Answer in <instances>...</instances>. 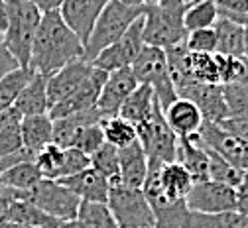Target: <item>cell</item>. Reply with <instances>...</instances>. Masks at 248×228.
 Masks as SVG:
<instances>
[{
    "mask_svg": "<svg viewBox=\"0 0 248 228\" xmlns=\"http://www.w3.org/2000/svg\"><path fill=\"white\" fill-rule=\"evenodd\" d=\"M207 153H209V179L211 181L225 183V185H231V187L236 189L246 179L234 166H231L225 157H221L217 152H213L211 148H207Z\"/></svg>",
    "mask_w": 248,
    "mask_h": 228,
    "instance_id": "cell-35",
    "label": "cell"
},
{
    "mask_svg": "<svg viewBox=\"0 0 248 228\" xmlns=\"http://www.w3.org/2000/svg\"><path fill=\"white\" fill-rule=\"evenodd\" d=\"M136 132H138V142L146 152L148 159L162 161V164L175 161L179 138L166 122L164 110L160 106L156 108V112H154V116L148 122H142L136 126Z\"/></svg>",
    "mask_w": 248,
    "mask_h": 228,
    "instance_id": "cell-8",
    "label": "cell"
},
{
    "mask_svg": "<svg viewBox=\"0 0 248 228\" xmlns=\"http://www.w3.org/2000/svg\"><path fill=\"white\" fill-rule=\"evenodd\" d=\"M193 0H164V6H171V8H187Z\"/></svg>",
    "mask_w": 248,
    "mask_h": 228,
    "instance_id": "cell-48",
    "label": "cell"
},
{
    "mask_svg": "<svg viewBox=\"0 0 248 228\" xmlns=\"http://www.w3.org/2000/svg\"><path fill=\"white\" fill-rule=\"evenodd\" d=\"M57 181L61 185H65L69 191H73L81 201L108 203L110 183L105 175H101L97 169H93V167H87L85 171L75 173L71 177H61Z\"/></svg>",
    "mask_w": 248,
    "mask_h": 228,
    "instance_id": "cell-17",
    "label": "cell"
},
{
    "mask_svg": "<svg viewBox=\"0 0 248 228\" xmlns=\"http://www.w3.org/2000/svg\"><path fill=\"white\" fill-rule=\"evenodd\" d=\"M144 14V6H126L118 2V0H110L105 6V10L101 12L99 20L95 22L91 36L85 44V55L83 59L93 63L103 49H107L108 46H112L114 42H118L124 31H126L140 16Z\"/></svg>",
    "mask_w": 248,
    "mask_h": 228,
    "instance_id": "cell-3",
    "label": "cell"
},
{
    "mask_svg": "<svg viewBox=\"0 0 248 228\" xmlns=\"http://www.w3.org/2000/svg\"><path fill=\"white\" fill-rule=\"evenodd\" d=\"M107 205L120 228H156V216L142 189L110 183Z\"/></svg>",
    "mask_w": 248,
    "mask_h": 228,
    "instance_id": "cell-6",
    "label": "cell"
},
{
    "mask_svg": "<svg viewBox=\"0 0 248 228\" xmlns=\"http://www.w3.org/2000/svg\"><path fill=\"white\" fill-rule=\"evenodd\" d=\"M2 189H4V183H2V175H0V193H2Z\"/></svg>",
    "mask_w": 248,
    "mask_h": 228,
    "instance_id": "cell-55",
    "label": "cell"
},
{
    "mask_svg": "<svg viewBox=\"0 0 248 228\" xmlns=\"http://www.w3.org/2000/svg\"><path fill=\"white\" fill-rule=\"evenodd\" d=\"M236 195H238V209L242 214L248 216V177L236 187Z\"/></svg>",
    "mask_w": 248,
    "mask_h": 228,
    "instance_id": "cell-45",
    "label": "cell"
},
{
    "mask_svg": "<svg viewBox=\"0 0 248 228\" xmlns=\"http://www.w3.org/2000/svg\"><path fill=\"white\" fill-rule=\"evenodd\" d=\"M0 40H2V36H0Z\"/></svg>",
    "mask_w": 248,
    "mask_h": 228,
    "instance_id": "cell-56",
    "label": "cell"
},
{
    "mask_svg": "<svg viewBox=\"0 0 248 228\" xmlns=\"http://www.w3.org/2000/svg\"><path fill=\"white\" fill-rule=\"evenodd\" d=\"M217 20H219V8L211 0H193L183 14V24L187 31L213 28Z\"/></svg>",
    "mask_w": 248,
    "mask_h": 228,
    "instance_id": "cell-30",
    "label": "cell"
},
{
    "mask_svg": "<svg viewBox=\"0 0 248 228\" xmlns=\"http://www.w3.org/2000/svg\"><path fill=\"white\" fill-rule=\"evenodd\" d=\"M118 2L126 4V6H144V4H142V0H118Z\"/></svg>",
    "mask_w": 248,
    "mask_h": 228,
    "instance_id": "cell-51",
    "label": "cell"
},
{
    "mask_svg": "<svg viewBox=\"0 0 248 228\" xmlns=\"http://www.w3.org/2000/svg\"><path fill=\"white\" fill-rule=\"evenodd\" d=\"M107 77H108L107 71L97 69L95 65H93V71L89 73V77L67 96V99H63L55 106H51V110H49L51 120L95 108L97 103H99V96H101V91H103V85H105Z\"/></svg>",
    "mask_w": 248,
    "mask_h": 228,
    "instance_id": "cell-13",
    "label": "cell"
},
{
    "mask_svg": "<svg viewBox=\"0 0 248 228\" xmlns=\"http://www.w3.org/2000/svg\"><path fill=\"white\" fill-rule=\"evenodd\" d=\"M63 153L65 150L59 148L57 144H47L36 153V166L44 179H59L61 167H63Z\"/></svg>",
    "mask_w": 248,
    "mask_h": 228,
    "instance_id": "cell-36",
    "label": "cell"
},
{
    "mask_svg": "<svg viewBox=\"0 0 248 228\" xmlns=\"http://www.w3.org/2000/svg\"><path fill=\"white\" fill-rule=\"evenodd\" d=\"M85 44L75 31L61 18L59 10L44 12L40 28L36 31L34 46H32V59L30 69L49 77L63 69L65 65L83 59Z\"/></svg>",
    "mask_w": 248,
    "mask_h": 228,
    "instance_id": "cell-1",
    "label": "cell"
},
{
    "mask_svg": "<svg viewBox=\"0 0 248 228\" xmlns=\"http://www.w3.org/2000/svg\"><path fill=\"white\" fill-rule=\"evenodd\" d=\"M8 30L4 31V44L16 57L20 67H28L32 59V46L40 28L44 12L30 0H6Z\"/></svg>",
    "mask_w": 248,
    "mask_h": 228,
    "instance_id": "cell-2",
    "label": "cell"
},
{
    "mask_svg": "<svg viewBox=\"0 0 248 228\" xmlns=\"http://www.w3.org/2000/svg\"><path fill=\"white\" fill-rule=\"evenodd\" d=\"M140 83H138L132 67H124V69L108 73V77L103 85L101 96H99V103H97V108L101 110V114L105 118L118 116L120 106L124 105V101L132 94V91Z\"/></svg>",
    "mask_w": 248,
    "mask_h": 228,
    "instance_id": "cell-14",
    "label": "cell"
},
{
    "mask_svg": "<svg viewBox=\"0 0 248 228\" xmlns=\"http://www.w3.org/2000/svg\"><path fill=\"white\" fill-rule=\"evenodd\" d=\"M164 2V0H142L144 6H160Z\"/></svg>",
    "mask_w": 248,
    "mask_h": 228,
    "instance_id": "cell-52",
    "label": "cell"
},
{
    "mask_svg": "<svg viewBox=\"0 0 248 228\" xmlns=\"http://www.w3.org/2000/svg\"><path fill=\"white\" fill-rule=\"evenodd\" d=\"M110 0H63L59 6V14L65 20V24L87 44L95 22L99 20L101 12Z\"/></svg>",
    "mask_w": 248,
    "mask_h": 228,
    "instance_id": "cell-15",
    "label": "cell"
},
{
    "mask_svg": "<svg viewBox=\"0 0 248 228\" xmlns=\"http://www.w3.org/2000/svg\"><path fill=\"white\" fill-rule=\"evenodd\" d=\"M93 71V63L79 59L69 65H65L63 69H59L57 73L47 77V99H49V110L57 103H61L89 77Z\"/></svg>",
    "mask_w": 248,
    "mask_h": 228,
    "instance_id": "cell-16",
    "label": "cell"
},
{
    "mask_svg": "<svg viewBox=\"0 0 248 228\" xmlns=\"http://www.w3.org/2000/svg\"><path fill=\"white\" fill-rule=\"evenodd\" d=\"M223 94L231 118H248V83H227Z\"/></svg>",
    "mask_w": 248,
    "mask_h": 228,
    "instance_id": "cell-37",
    "label": "cell"
},
{
    "mask_svg": "<svg viewBox=\"0 0 248 228\" xmlns=\"http://www.w3.org/2000/svg\"><path fill=\"white\" fill-rule=\"evenodd\" d=\"M118 157H120V183L126 187L142 189L148 175V155L142 150L140 142L120 148Z\"/></svg>",
    "mask_w": 248,
    "mask_h": 228,
    "instance_id": "cell-22",
    "label": "cell"
},
{
    "mask_svg": "<svg viewBox=\"0 0 248 228\" xmlns=\"http://www.w3.org/2000/svg\"><path fill=\"white\" fill-rule=\"evenodd\" d=\"M213 28L217 31V53L229 57H244V26L219 16Z\"/></svg>",
    "mask_w": 248,
    "mask_h": 228,
    "instance_id": "cell-26",
    "label": "cell"
},
{
    "mask_svg": "<svg viewBox=\"0 0 248 228\" xmlns=\"http://www.w3.org/2000/svg\"><path fill=\"white\" fill-rule=\"evenodd\" d=\"M158 106L160 105H158L156 94H154V89L150 85L140 83L132 91V94L128 96V99L124 101V105L120 106L118 116H122L124 120H128L134 126H138L142 122H148L154 116V112H156Z\"/></svg>",
    "mask_w": 248,
    "mask_h": 228,
    "instance_id": "cell-23",
    "label": "cell"
},
{
    "mask_svg": "<svg viewBox=\"0 0 248 228\" xmlns=\"http://www.w3.org/2000/svg\"><path fill=\"white\" fill-rule=\"evenodd\" d=\"M77 220L83 228H120L107 203L81 201Z\"/></svg>",
    "mask_w": 248,
    "mask_h": 228,
    "instance_id": "cell-32",
    "label": "cell"
},
{
    "mask_svg": "<svg viewBox=\"0 0 248 228\" xmlns=\"http://www.w3.org/2000/svg\"><path fill=\"white\" fill-rule=\"evenodd\" d=\"M105 116L101 114V110L95 106L85 112H75L69 116H61L53 120V144H57L59 148H73L77 136L81 134V130L93 124L103 122Z\"/></svg>",
    "mask_w": 248,
    "mask_h": 228,
    "instance_id": "cell-19",
    "label": "cell"
},
{
    "mask_svg": "<svg viewBox=\"0 0 248 228\" xmlns=\"http://www.w3.org/2000/svg\"><path fill=\"white\" fill-rule=\"evenodd\" d=\"M20 67V63L16 61V57L10 53V49L6 47L4 40H0V79L6 77L8 73H12L14 69Z\"/></svg>",
    "mask_w": 248,
    "mask_h": 228,
    "instance_id": "cell-43",
    "label": "cell"
},
{
    "mask_svg": "<svg viewBox=\"0 0 248 228\" xmlns=\"http://www.w3.org/2000/svg\"><path fill=\"white\" fill-rule=\"evenodd\" d=\"M57 228H83L81 224H79V220L75 218V220H63V222H61Z\"/></svg>",
    "mask_w": 248,
    "mask_h": 228,
    "instance_id": "cell-50",
    "label": "cell"
},
{
    "mask_svg": "<svg viewBox=\"0 0 248 228\" xmlns=\"http://www.w3.org/2000/svg\"><path fill=\"white\" fill-rule=\"evenodd\" d=\"M160 185L168 199L185 201L193 187V179L179 161H171V164H162L160 167Z\"/></svg>",
    "mask_w": 248,
    "mask_h": 228,
    "instance_id": "cell-25",
    "label": "cell"
},
{
    "mask_svg": "<svg viewBox=\"0 0 248 228\" xmlns=\"http://www.w3.org/2000/svg\"><path fill=\"white\" fill-rule=\"evenodd\" d=\"M219 124L227 132H231L232 136H236L240 142H244L248 146V118H227Z\"/></svg>",
    "mask_w": 248,
    "mask_h": 228,
    "instance_id": "cell-41",
    "label": "cell"
},
{
    "mask_svg": "<svg viewBox=\"0 0 248 228\" xmlns=\"http://www.w3.org/2000/svg\"><path fill=\"white\" fill-rule=\"evenodd\" d=\"M189 51L197 53H217V31L215 28H205V30H195L187 34L185 40Z\"/></svg>",
    "mask_w": 248,
    "mask_h": 228,
    "instance_id": "cell-39",
    "label": "cell"
},
{
    "mask_svg": "<svg viewBox=\"0 0 248 228\" xmlns=\"http://www.w3.org/2000/svg\"><path fill=\"white\" fill-rule=\"evenodd\" d=\"M132 71H134L138 83L150 85L154 89V94H156L162 110H166L171 103H175L179 99L171 73H170L166 49L156 47V46H144V49L132 63Z\"/></svg>",
    "mask_w": 248,
    "mask_h": 228,
    "instance_id": "cell-5",
    "label": "cell"
},
{
    "mask_svg": "<svg viewBox=\"0 0 248 228\" xmlns=\"http://www.w3.org/2000/svg\"><path fill=\"white\" fill-rule=\"evenodd\" d=\"M2 175V183L6 189H18V191H28L36 187L44 177L36 166V159L32 161H24V164H18L10 169H6Z\"/></svg>",
    "mask_w": 248,
    "mask_h": 228,
    "instance_id": "cell-31",
    "label": "cell"
},
{
    "mask_svg": "<svg viewBox=\"0 0 248 228\" xmlns=\"http://www.w3.org/2000/svg\"><path fill=\"white\" fill-rule=\"evenodd\" d=\"M14 108L22 116H36V114H49V99H47V77L42 73L32 75L22 89L20 96L14 103Z\"/></svg>",
    "mask_w": 248,
    "mask_h": 228,
    "instance_id": "cell-21",
    "label": "cell"
},
{
    "mask_svg": "<svg viewBox=\"0 0 248 228\" xmlns=\"http://www.w3.org/2000/svg\"><path fill=\"white\" fill-rule=\"evenodd\" d=\"M144 46L146 44H144V14H142L124 31V36L118 42H114L112 46L103 49L93 59V65L107 73H112V71H118L124 67H132V63L136 61V57L140 55Z\"/></svg>",
    "mask_w": 248,
    "mask_h": 228,
    "instance_id": "cell-9",
    "label": "cell"
},
{
    "mask_svg": "<svg viewBox=\"0 0 248 228\" xmlns=\"http://www.w3.org/2000/svg\"><path fill=\"white\" fill-rule=\"evenodd\" d=\"M219 16H225L229 20H234L240 26H248V14H219Z\"/></svg>",
    "mask_w": 248,
    "mask_h": 228,
    "instance_id": "cell-49",
    "label": "cell"
},
{
    "mask_svg": "<svg viewBox=\"0 0 248 228\" xmlns=\"http://www.w3.org/2000/svg\"><path fill=\"white\" fill-rule=\"evenodd\" d=\"M10 201L12 197L2 189V193H0V228H8V207H10Z\"/></svg>",
    "mask_w": 248,
    "mask_h": 228,
    "instance_id": "cell-44",
    "label": "cell"
},
{
    "mask_svg": "<svg viewBox=\"0 0 248 228\" xmlns=\"http://www.w3.org/2000/svg\"><path fill=\"white\" fill-rule=\"evenodd\" d=\"M199 136L207 148L225 157L244 177H248V146L244 142H240L236 136L227 132L221 124L209 120H203L199 128Z\"/></svg>",
    "mask_w": 248,
    "mask_h": 228,
    "instance_id": "cell-12",
    "label": "cell"
},
{
    "mask_svg": "<svg viewBox=\"0 0 248 228\" xmlns=\"http://www.w3.org/2000/svg\"><path fill=\"white\" fill-rule=\"evenodd\" d=\"M20 130H22L24 148H28L32 153H38L53 140V120L49 114L22 116Z\"/></svg>",
    "mask_w": 248,
    "mask_h": 228,
    "instance_id": "cell-24",
    "label": "cell"
},
{
    "mask_svg": "<svg viewBox=\"0 0 248 228\" xmlns=\"http://www.w3.org/2000/svg\"><path fill=\"white\" fill-rule=\"evenodd\" d=\"M4 191L10 195L14 201H30L42 211H46L49 216L57 220H75L81 199L73 191H69L65 185H61L57 179H42L36 187L28 191H18V189H6Z\"/></svg>",
    "mask_w": 248,
    "mask_h": 228,
    "instance_id": "cell-4",
    "label": "cell"
},
{
    "mask_svg": "<svg viewBox=\"0 0 248 228\" xmlns=\"http://www.w3.org/2000/svg\"><path fill=\"white\" fill-rule=\"evenodd\" d=\"M8 222H18V224H30L38 228H57L61 220L49 216L46 211L36 207L30 201H10L8 207Z\"/></svg>",
    "mask_w": 248,
    "mask_h": 228,
    "instance_id": "cell-27",
    "label": "cell"
},
{
    "mask_svg": "<svg viewBox=\"0 0 248 228\" xmlns=\"http://www.w3.org/2000/svg\"><path fill=\"white\" fill-rule=\"evenodd\" d=\"M32 75H34V69L18 67L12 73H8L6 77L0 79V114H4L6 110L14 108L16 99L20 96L26 83L32 79Z\"/></svg>",
    "mask_w": 248,
    "mask_h": 228,
    "instance_id": "cell-29",
    "label": "cell"
},
{
    "mask_svg": "<svg viewBox=\"0 0 248 228\" xmlns=\"http://www.w3.org/2000/svg\"><path fill=\"white\" fill-rule=\"evenodd\" d=\"M183 14L185 8L144 6V44L162 49L183 44L189 34L183 24Z\"/></svg>",
    "mask_w": 248,
    "mask_h": 228,
    "instance_id": "cell-7",
    "label": "cell"
},
{
    "mask_svg": "<svg viewBox=\"0 0 248 228\" xmlns=\"http://www.w3.org/2000/svg\"><path fill=\"white\" fill-rule=\"evenodd\" d=\"M8 228H38V226H30V224H18V222H10Z\"/></svg>",
    "mask_w": 248,
    "mask_h": 228,
    "instance_id": "cell-54",
    "label": "cell"
},
{
    "mask_svg": "<svg viewBox=\"0 0 248 228\" xmlns=\"http://www.w3.org/2000/svg\"><path fill=\"white\" fill-rule=\"evenodd\" d=\"M219 14H248V0H211Z\"/></svg>",
    "mask_w": 248,
    "mask_h": 228,
    "instance_id": "cell-42",
    "label": "cell"
},
{
    "mask_svg": "<svg viewBox=\"0 0 248 228\" xmlns=\"http://www.w3.org/2000/svg\"><path fill=\"white\" fill-rule=\"evenodd\" d=\"M187 228H248V216L240 211L227 213H191Z\"/></svg>",
    "mask_w": 248,
    "mask_h": 228,
    "instance_id": "cell-28",
    "label": "cell"
},
{
    "mask_svg": "<svg viewBox=\"0 0 248 228\" xmlns=\"http://www.w3.org/2000/svg\"><path fill=\"white\" fill-rule=\"evenodd\" d=\"M6 30H8V6L6 0H0V36H4Z\"/></svg>",
    "mask_w": 248,
    "mask_h": 228,
    "instance_id": "cell-47",
    "label": "cell"
},
{
    "mask_svg": "<svg viewBox=\"0 0 248 228\" xmlns=\"http://www.w3.org/2000/svg\"><path fill=\"white\" fill-rule=\"evenodd\" d=\"M248 55V26H244V57Z\"/></svg>",
    "mask_w": 248,
    "mask_h": 228,
    "instance_id": "cell-53",
    "label": "cell"
},
{
    "mask_svg": "<svg viewBox=\"0 0 248 228\" xmlns=\"http://www.w3.org/2000/svg\"><path fill=\"white\" fill-rule=\"evenodd\" d=\"M30 2H34L42 12H49V10H59L63 0H30Z\"/></svg>",
    "mask_w": 248,
    "mask_h": 228,
    "instance_id": "cell-46",
    "label": "cell"
},
{
    "mask_svg": "<svg viewBox=\"0 0 248 228\" xmlns=\"http://www.w3.org/2000/svg\"><path fill=\"white\" fill-rule=\"evenodd\" d=\"M175 161H179V164L189 171L193 183L211 181L209 179V153H207V148H205L199 132L193 136H187V138H179Z\"/></svg>",
    "mask_w": 248,
    "mask_h": 228,
    "instance_id": "cell-18",
    "label": "cell"
},
{
    "mask_svg": "<svg viewBox=\"0 0 248 228\" xmlns=\"http://www.w3.org/2000/svg\"><path fill=\"white\" fill-rule=\"evenodd\" d=\"M103 144H107V140H105V132H103V124L99 122V124L83 128L81 134L75 140V144H73V148H77V150L85 152L87 155H91V153H95Z\"/></svg>",
    "mask_w": 248,
    "mask_h": 228,
    "instance_id": "cell-38",
    "label": "cell"
},
{
    "mask_svg": "<svg viewBox=\"0 0 248 228\" xmlns=\"http://www.w3.org/2000/svg\"><path fill=\"white\" fill-rule=\"evenodd\" d=\"M87 167H91V157L77 150V148H65L63 153V167H61V177H71L75 173L85 171ZM59 177V179H61Z\"/></svg>",
    "mask_w": 248,
    "mask_h": 228,
    "instance_id": "cell-40",
    "label": "cell"
},
{
    "mask_svg": "<svg viewBox=\"0 0 248 228\" xmlns=\"http://www.w3.org/2000/svg\"><path fill=\"white\" fill-rule=\"evenodd\" d=\"M173 85H175L179 99H187V101L195 103L205 120L219 124V122L231 118L225 94H223V85L201 83L195 79H181V81H175Z\"/></svg>",
    "mask_w": 248,
    "mask_h": 228,
    "instance_id": "cell-10",
    "label": "cell"
},
{
    "mask_svg": "<svg viewBox=\"0 0 248 228\" xmlns=\"http://www.w3.org/2000/svg\"><path fill=\"white\" fill-rule=\"evenodd\" d=\"M166 122L170 128L177 134V138H187L199 132V128L203 124V114L199 106L187 99H177L164 110Z\"/></svg>",
    "mask_w": 248,
    "mask_h": 228,
    "instance_id": "cell-20",
    "label": "cell"
},
{
    "mask_svg": "<svg viewBox=\"0 0 248 228\" xmlns=\"http://www.w3.org/2000/svg\"><path fill=\"white\" fill-rule=\"evenodd\" d=\"M101 124H103V132H105L107 144H110V146H114L118 150L138 142L136 126L132 122H128V120H124L122 116L105 118Z\"/></svg>",
    "mask_w": 248,
    "mask_h": 228,
    "instance_id": "cell-33",
    "label": "cell"
},
{
    "mask_svg": "<svg viewBox=\"0 0 248 228\" xmlns=\"http://www.w3.org/2000/svg\"><path fill=\"white\" fill-rule=\"evenodd\" d=\"M187 209L191 213H227L238 209V195L236 189L217 181L193 183L187 195Z\"/></svg>",
    "mask_w": 248,
    "mask_h": 228,
    "instance_id": "cell-11",
    "label": "cell"
},
{
    "mask_svg": "<svg viewBox=\"0 0 248 228\" xmlns=\"http://www.w3.org/2000/svg\"><path fill=\"white\" fill-rule=\"evenodd\" d=\"M91 167L108 179V183L120 181V157L118 148L110 144H103L95 153H91Z\"/></svg>",
    "mask_w": 248,
    "mask_h": 228,
    "instance_id": "cell-34",
    "label": "cell"
}]
</instances>
